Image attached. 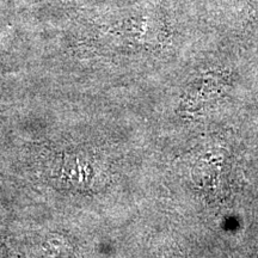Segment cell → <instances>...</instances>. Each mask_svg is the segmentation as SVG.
<instances>
[{
    "mask_svg": "<svg viewBox=\"0 0 258 258\" xmlns=\"http://www.w3.org/2000/svg\"><path fill=\"white\" fill-rule=\"evenodd\" d=\"M228 22L238 34L253 35L258 31V0H227Z\"/></svg>",
    "mask_w": 258,
    "mask_h": 258,
    "instance_id": "1",
    "label": "cell"
}]
</instances>
